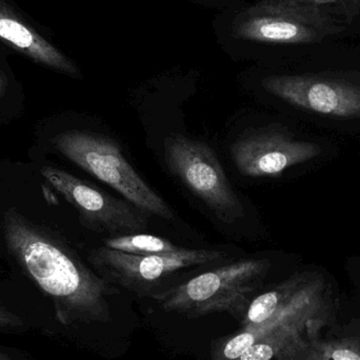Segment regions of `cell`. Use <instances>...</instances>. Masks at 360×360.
<instances>
[{"label":"cell","mask_w":360,"mask_h":360,"mask_svg":"<svg viewBox=\"0 0 360 360\" xmlns=\"http://www.w3.org/2000/svg\"><path fill=\"white\" fill-rule=\"evenodd\" d=\"M6 247L27 274L54 302L63 325L105 323L117 288L89 269L67 245L15 211L4 219Z\"/></svg>","instance_id":"obj_1"},{"label":"cell","mask_w":360,"mask_h":360,"mask_svg":"<svg viewBox=\"0 0 360 360\" xmlns=\"http://www.w3.org/2000/svg\"><path fill=\"white\" fill-rule=\"evenodd\" d=\"M271 268L268 259H243L197 275L154 296L167 312L198 317L230 313L243 319Z\"/></svg>","instance_id":"obj_2"},{"label":"cell","mask_w":360,"mask_h":360,"mask_svg":"<svg viewBox=\"0 0 360 360\" xmlns=\"http://www.w3.org/2000/svg\"><path fill=\"white\" fill-rule=\"evenodd\" d=\"M68 160L117 191L127 201L148 214L171 220L174 213L126 160L111 137L86 131H67L53 139Z\"/></svg>","instance_id":"obj_3"},{"label":"cell","mask_w":360,"mask_h":360,"mask_svg":"<svg viewBox=\"0 0 360 360\" xmlns=\"http://www.w3.org/2000/svg\"><path fill=\"white\" fill-rule=\"evenodd\" d=\"M165 160L171 173L218 219L232 224L245 217V207L209 145L172 133L165 141Z\"/></svg>","instance_id":"obj_4"},{"label":"cell","mask_w":360,"mask_h":360,"mask_svg":"<svg viewBox=\"0 0 360 360\" xmlns=\"http://www.w3.org/2000/svg\"><path fill=\"white\" fill-rule=\"evenodd\" d=\"M226 253L217 250L181 248L172 253L158 255H132L101 247L91 251L89 260L99 276L116 287L124 288L139 296H151L165 279L184 269L218 264Z\"/></svg>","instance_id":"obj_5"},{"label":"cell","mask_w":360,"mask_h":360,"mask_svg":"<svg viewBox=\"0 0 360 360\" xmlns=\"http://www.w3.org/2000/svg\"><path fill=\"white\" fill-rule=\"evenodd\" d=\"M344 23L306 6L262 0L233 25L237 38L264 44H308L340 33Z\"/></svg>","instance_id":"obj_6"},{"label":"cell","mask_w":360,"mask_h":360,"mask_svg":"<svg viewBox=\"0 0 360 360\" xmlns=\"http://www.w3.org/2000/svg\"><path fill=\"white\" fill-rule=\"evenodd\" d=\"M42 176L52 184L82 216L89 228L110 235L133 234L149 224L146 212L129 201L112 197L74 175L52 168L41 169Z\"/></svg>","instance_id":"obj_7"},{"label":"cell","mask_w":360,"mask_h":360,"mask_svg":"<svg viewBox=\"0 0 360 360\" xmlns=\"http://www.w3.org/2000/svg\"><path fill=\"white\" fill-rule=\"evenodd\" d=\"M230 152L240 174L274 177L291 167L314 160L321 155V148L296 141L287 129L271 124L241 135L231 145Z\"/></svg>","instance_id":"obj_8"},{"label":"cell","mask_w":360,"mask_h":360,"mask_svg":"<svg viewBox=\"0 0 360 360\" xmlns=\"http://www.w3.org/2000/svg\"><path fill=\"white\" fill-rule=\"evenodd\" d=\"M262 88L285 103L338 118H360V86L317 75H273Z\"/></svg>","instance_id":"obj_9"},{"label":"cell","mask_w":360,"mask_h":360,"mask_svg":"<svg viewBox=\"0 0 360 360\" xmlns=\"http://www.w3.org/2000/svg\"><path fill=\"white\" fill-rule=\"evenodd\" d=\"M325 292V281L321 276L304 274L295 291L283 302L272 319L260 327L243 329L224 340L214 360H237L264 336L328 312Z\"/></svg>","instance_id":"obj_10"},{"label":"cell","mask_w":360,"mask_h":360,"mask_svg":"<svg viewBox=\"0 0 360 360\" xmlns=\"http://www.w3.org/2000/svg\"><path fill=\"white\" fill-rule=\"evenodd\" d=\"M0 38L38 63H44L70 75H77L79 73L77 68L50 42L32 31L25 23L21 22L14 15H11L1 6Z\"/></svg>","instance_id":"obj_11"},{"label":"cell","mask_w":360,"mask_h":360,"mask_svg":"<svg viewBox=\"0 0 360 360\" xmlns=\"http://www.w3.org/2000/svg\"><path fill=\"white\" fill-rule=\"evenodd\" d=\"M304 274L295 275L272 290L256 296L251 300L243 317V329H254L273 319L283 302L300 285Z\"/></svg>","instance_id":"obj_12"},{"label":"cell","mask_w":360,"mask_h":360,"mask_svg":"<svg viewBox=\"0 0 360 360\" xmlns=\"http://www.w3.org/2000/svg\"><path fill=\"white\" fill-rule=\"evenodd\" d=\"M105 247L141 256L172 253L182 248L162 237L139 233L108 237L105 240Z\"/></svg>","instance_id":"obj_13"},{"label":"cell","mask_w":360,"mask_h":360,"mask_svg":"<svg viewBox=\"0 0 360 360\" xmlns=\"http://www.w3.org/2000/svg\"><path fill=\"white\" fill-rule=\"evenodd\" d=\"M285 4L306 6L335 20L350 22L360 11V0H276Z\"/></svg>","instance_id":"obj_14"},{"label":"cell","mask_w":360,"mask_h":360,"mask_svg":"<svg viewBox=\"0 0 360 360\" xmlns=\"http://www.w3.org/2000/svg\"><path fill=\"white\" fill-rule=\"evenodd\" d=\"M319 332L304 334L290 342L275 357L277 360H321Z\"/></svg>","instance_id":"obj_15"},{"label":"cell","mask_w":360,"mask_h":360,"mask_svg":"<svg viewBox=\"0 0 360 360\" xmlns=\"http://www.w3.org/2000/svg\"><path fill=\"white\" fill-rule=\"evenodd\" d=\"M319 351L321 360H360V342L354 338L319 340Z\"/></svg>","instance_id":"obj_16"},{"label":"cell","mask_w":360,"mask_h":360,"mask_svg":"<svg viewBox=\"0 0 360 360\" xmlns=\"http://www.w3.org/2000/svg\"><path fill=\"white\" fill-rule=\"evenodd\" d=\"M23 323L21 319L15 316L12 313L6 312L4 309L0 308V327H20Z\"/></svg>","instance_id":"obj_17"},{"label":"cell","mask_w":360,"mask_h":360,"mask_svg":"<svg viewBox=\"0 0 360 360\" xmlns=\"http://www.w3.org/2000/svg\"><path fill=\"white\" fill-rule=\"evenodd\" d=\"M0 360H11L10 357L6 356V354H2V353H0Z\"/></svg>","instance_id":"obj_18"},{"label":"cell","mask_w":360,"mask_h":360,"mask_svg":"<svg viewBox=\"0 0 360 360\" xmlns=\"http://www.w3.org/2000/svg\"><path fill=\"white\" fill-rule=\"evenodd\" d=\"M1 89H2V82H1V79H0V92H1Z\"/></svg>","instance_id":"obj_19"}]
</instances>
